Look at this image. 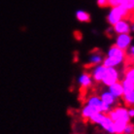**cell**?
Wrapping results in <instances>:
<instances>
[{
    "label": "cell",
    "instance_id": "6da1fadb",
    "mask_svg": "<svg viewBox=\"0 0 134 134\" xmlns=\"http://www.w3.org/2000/svg\"><path fill=\"white\" fill-rule=\"evenodd\" d=\"M127 60L126 52L118 48L116 45H112L108 49L106 57H104L103 65L105 67H116L118 68Z\"/></svg>",
    "mask_w": 134,
    "mask_h": 134
},
{
    "label": "cell",
    "instance_id": "7a4b0ae2",
    "mask_svg": "<svg viewBox=\"0 0 134 134\" xmlns=\"http://www.w3.org/2000/svg\"><path fill=\"white\" fill-rule=\"evenodd\" d=\"M129 14L130 12L124 6L119 5L116 7H111L110 11L108 12L107 16H106V20H107L108 24L112 26L115 24H117L119 20L126 19L129 16Z\"/></svg>",
    "mask_w": 134,
    "mask_h": 134
},
{
    "label": "cell",
    "instance_id": "3957f363",
    "mask_svg": "<svg viewBox=\"0 0 134 134\" xmlns=\"http://www.w3.org/2000/svg\"><path fill=\"white\" fill-rule=\"evenodd\" d=\"M121 79H122L121 73L118 68H116V67H107L101 84L103 85L104 87H108L111 85L115 84L117 82H120Z\"/></svg>",
    "mask_w": 134,
    "mask_h": 134
},
{
    "label": "cell",
    "instance_id": "277c9868",
    "mask_svg": "<svg viewBox=\"0 0 134 134\" xmlns=\"http://www.w3.org/2000/svg\"><path fill=\"white\" fill-rule=\"evenodd\" d=\"M107 115L112 119L113 121H125V122L131 121V119L129 118V115H128V108L125 107V106L117 105L114 108H112V110Z\"/></svg>",
    "mask_w": 134,
    "mask_h": 134
},
{
    "label": "cell",
    "instance_id": "5b68a950",
    "mask_svg": "<svg viewBox=\"0 0 134 134\" xmlns=\"http://www.w3.org/2000/svg\"><path fill=\"white\" fill-rule=\"evenodd\" d=\"M87 104H88L90 106L93 107L97 112H101V113H104V114H108L112 108L107 106L106 104H104L101 100V98L99 97L98 94H92L91 96H88L87 99Z\"/></svg>",
    "mask_w": 134,
    "mask_h": 134
},
{
    "label": "cell",
    "instance_id": "8992f818",
    "mask_svg": "<svg viewBox=\"0 0 134 134\" xmlns=\"http://www.w3.org/2000/svg\"><path fill=\"white\" fill-rule=\"evenodd\" d=\"M112 29L114 34H128L131 32V21L126 19L119 20L117 24L112 25Z\"/></svg>",
    "mask_w": 134,
    "mask_h": 134
},
{
    "label": "cell",
    "instance_id": "52a82bcc",
    "mask_svg": "<svg viewBox=\"0 0 134 134\" xmlns=\"http://www.w3.org/2000/svg\"><path fill=\"white\" fill-rule=\"evenodd\" d=\"M133 37L131 36L130 33L128 34H118L115 38V44L118 48H120L124 51H127V49L132 45Z\"/></svg>",
    "mask_w": 134,
    "mask_h": 134
},
{
    "label": "cell",
    "instance_id": "ba28073f",
    "mask_svg": "<svg viewBox=\"0 0 134 134\" xmlns=\"http://www.w3.org/2000/svg\"><path fill=\"white\" fill-rule=\"evenodd\" d=\"M106 68L107 67H105L103 64H99V65H96V66L90 68V73H91V78L93 80V83L101 84L102 79L104 77V74H105V71H106Z\"/></svg>",
    "mask_w": 134,
    "mask_h": 134
},
{
    "label": "cell",
    "instance_id": "9c48e42d",
    "mask_svg": "<svg viewBox=\"0 0 134 134\" xmlns=\"http://www.w3.org/2000/svg\"><path fill=\"white\" fill-rule=\"evenodd\" d=\"M98 95H99V97L101 98L102 102H103L104 104H106L107 106H109V107L114 108L115 106L118 105V101L119 100L115 97L113 94L111 93L110 91H108V88L101 91L100 93L98 94Z\"/></svg>",
    "mask_w": 134,
    "mask_h": 134
},
{
    "label": "cell",
    "instance_id": "30bf717a",
    "mask_svg": "<svg viewBox=\"0 0 134 134\" xmlns=\"http://www.w3.org/2000/svg\"><path fill=\"white\" fill-rule=\"evenodd\" d=\"M104 57H104L103 53H101L99 50H94L93 52H91V54H90L88 59H87L88 68L99 65V64H102L104 60Z\"/></svg>",
    "mask_w": 134,
    "mask_h": 134
},
{
    "label": "cell",
    "instance_id": "8fae6325",
    "mask_svg": "<svg viewBox=\"0 0 134 134\" xmlns=\"http://www.w3.org/2000/svg\"><path fill=\"white\" fill-rule=\"evenodd\" d=\"M77 81L81 88H85V90H88L93 85V80L88 71H85L83 73H81Z\"/></svg>",
    "mask_w": 134,
    "mask_h": 134
},
{
    "label": "cell",
    "instance_id": "7c38bea8",
    "mask_svg": "<svg viewBox=\"0 0 134 134\" xmlns=\"http://www.w3.org/2000/svg\"><path fill=\"white\" fill-rule=\"evenodd\" d=\"M107 88H108V91H110L111 93L113 94L118 100L121 99L122 94H124V87H122V85H121V81L109 86Z\"/></svg>",
    "mask_w": 134,
    "mask_h": 134
},
{
    "label": "cell",
    "instance_id": "4fadbf2b",
    "mask_svg": "<svg viewBox=\"0 0 134 134\" xmlns=\"http://www.w3.org/2000/svg\"><path fill=\"white\" fill-rule=\"evenodd\" d=\"M99 126L102 130H104L105 132H107L108 134H115L114 132V121H112L108 115L105 116V118L103 119V121H101V124H99Z\"/></svg>",
    "mask_w": 134,
    "mask_h": 134
},
{
    "label": "cell",
    "instance_id": "5bb4252c",
    "mask_svg": "<svg viewBox=\"0 0 134 134\" xmlns=\"http://www.w3.org/2000/svg\"><path fill=\"white\" fill-rule=\"evenodd\" d=\"M121 100L125 107H134V90L124 91Z\"/></svg>",
    "mask_w": 134,
    "mask_h": 134
},
{
    "label": "cell",
    "instance_id": "9a60e30c",
    "mask_svg": "<svg viewBox=\"0 0 134 134\" xmlns=\"http://www.w3.org/2000/svg\"><path fill=\"white\" fill-rule=\"evenodd\" d=\"M96 112H97V111L95 110L93 107H91L88 104L86 103L84 106L82 107V109H81V116H82V118L85 119V120H90V118L93 114H95Z\"/></svg>",
    "mask_w": 134,
    "mask_h": 134
},
{
    "label": "cell",
    "instance_id": "2e32d148",
    "mask_svg": "<svg viewBox=\"0 0 134 134\" xmlns=\"http://www.w3.org/2000/svg\"><path fill=\"white\" fill-rule=\"evenodd\" d=\"M75 17L80 23H90L91 21V15L85 10H77L75 13Z\"/></svg>",
    "mask_w": 134,
    "mask_h": 134
},
{
    "label": "cell",
    "instance_id": "e0dca14e",
    "mask_svg": "<svg viewBox=\"0 0 134 134\" xmlns=\"http://www.w3.org/2000/svg\"><path fill=\"white\" fill-rule=\"evenodd\" d=\"M107 114H104V113H101V112H96L95 114H93L90 118L88 121L91 122L92 124H95V125H99L101 124V121H103V119L105 118Z\"/></svg>",
    "mask_w": 134,
    "mask_h": 134
},
{
    "label": "cell",
    "instance_id": "ac0fdd59",
    "mask_svg": "<svg viewBox=\"0 0 134 134\" xmlns=\"http://www.w3.org/2000/svg\"><path fill=\"white\" fill-rule=\"evenodd\" d=\"M128 122L121 121H114V132L115 134H124L125 126Z\"/></svg>",
    "mask_w": 134,
    "mask_h": 134
},
{
    "label": "cell",
    "instance_id": "d6986e66",
    "mask_svg": "<svg viewBox=\"0 0 134 134\" xmlns=\"http://www.w3.org/2000/svg\"><path fill=\"white\" fill-rule=\"evenodd\" d=\"M122 77L126 78L127 80L131 81L132 83H134V64L129 65V66H127L125 68Z\"/></svg>",
    "mask_w": 134,
    "mask_h": 134
},
{
    "label": "cell",
    "instance_id": "ffe728a7",
    "mask_svg": "<svg viewBox=\"0 0 134 134\" xmlns=\"http://www.w3.org/2000/svg\"><path fill=\"white\" fill-rule=\"evenodd\" d=\"M121 83L122 85V87H124V91L134 90V83H132L131 81L127 80L126 78L122 77V79L121 80Z\"/></svg>",
    "mask_w": 134,
    "mask_h": 134
},
{
    "label": "cell",
    "instance_id": "44dd1931",
    "mask_svg": "<svg viewBox=\"0 0 134 134\" xmlns=\"http://www.w3.org/2000/svg\"><path fill=\"white\" fill-rule=\"evenodd\" d=\"M124 134H134V124L133 122L129 121V122L126 124Z\"/></svg>",
    "mask_w": 134,
    "mask_h": 134
},
{
    "label": "cell",
    "instance_id": "7402d4cb",
    "mask_svg": "<svg viewBox=\"0 0 134 134\" xmlns=\"http://www.w3.org/2000/svg\"><path fill=\"white\" fill-rule=\"evenodd\" d=\"M126 57L130 60L133 61L134 63V45H131L130 47L127 49V51H126Z\"/></svg>",
    "mask_w": 134,
    "mask_h": 134
},
{
    "label": "cell",
    "instance_id": "603a6c76",
    "mask_svg": "<svg viewBox=\"0 0 134 134\" xmlns=\"http://www.w3.org/2000/svg\"><path fill=\"white\" fill-rule=\"evenodd\" d=\"M96 3L100 8H105L108 6V0H96Z\"/></svg>",
    "mask_w": 134,
    "mask_h": 134
},
{
    "label": "cell",
    "instance_id": "cb8c5ba5",
    "mask_svg": "<svg viewBox=\"0 0 134 134\" xmlns=\"http://www.w3.org/2000/svg\"><path fill=\"white\" fill-rule=\"evenodd\" d=\"M108 6L110 7H116L119 6V0H108Z\"/></svg>",
    "mask_w": 134,
    "mask_h": 134
},
{
    "label": "cell",
    "instance_id": "d4e9b609",
    "mask_svg": "<svg viewBox=\"0 0 134 134\" xmlns=\"http://www.w3.org/2000/svg\"><path fill=\"white\" fill-rule=\"evenodd\" d=\"M128 115L130 119H134V107L128 108Z\"/></svg>",
    "mask_w": 134,
    "mask_h": 134
},
{
    "label": "cell",
    "instance_id": "484cf974",
    "mask_svg": "<svg viewBox=\"0 0 134 134\" xmlns=\"http://www.w3.org/2000/svg\"><path fill=\"white\" fill-rule=\"evenodd\" d=\"M128 2H129V4H130L132 11H134V0H128Z\"/></svg>",
    "mask_w": 134,
    "mask_h": 134
},
{
    "label": "cell",
    "instance_id": "4316f807",
    "mask_svg": "<svg viewBox=\"0 0 134 134\" xmlns=\"http://www.w3.org/2000/svg\"><path fill=\"white\" fill-rule=\"evenodd\" d=\"M131 32H133L134 33V20L133 21H131Z\"/></svg>",
    "mask_w": 134,
    "mask_h": 134
}]
</instances>
